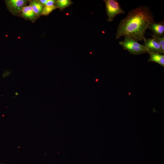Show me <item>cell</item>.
<instances>
[{
  "label": "cell",
  "mask_w": 164,
  "mask_h": 164,
  "mask_svg": "<svg viewBox=\"0 0 164 164\" xmlns=\"http://www.w3.org/2000/svg\"><path fill=\"white\" fill-rule=\"evenodd\" d=\"M154 19L153 13L148 6L140 5L129 11L120 21L115 39H118L124 36L137 42L142 41Z\"/></svg>",
  "instance_id": "6da1fadb"
},
{
  "label": "cell",
  "mask_w": 164,
  "mask_h": 164,
  "mask_svg": "<svg viewBox=\"0 0 164 164\" xmlns=\"http://www.w3.org/2000/svg\"><path fill=\"white\" fill-rule=\"evenodd\" d=\"M119 44L124 49L133 55H139L149 52L147 48L143 45L126 37H124L123 41H119Z\"/></svg>",
  "instance_id": "7a4b0ae2"
},
{
  "label": "cell",
  "mask_w": 164,
  "mask_h": 164,
  "mask_svg": "<svg viewBox=\"0 0 164 164\" xmlns=\"http://www.w3.org/2000/svg\"><path fill=\"white\" fill-rule=\"evenodd\" d=\"M103 1L105 5L108 21L111 22L117 15L125 13L117 0H104Z\"/></svg>",
  "instance_id": "3957f363"
},
{
  "label": "cell",
  "mask_w": 164,
  "mask_h": 164,
  "mask_svg": "<svg viewBox=\"0 0 164 164\" xmlns=\"http://www.w3.org/2000/svg\"><path fill=\"white\" fill-rule=\"evenodd\" d=\"M28 1L26 0H7L5 2L9 10L13 15H18Z\"/></svg>",
  "instance_id": "277c9868"
},
{
  "label": "cell",
  "mask_w": 164,
  "mask_h": 164,
  "mask_svg": "<svg viewBox=\"0 0 164 164\" xmlns=\"http://www.w3.org/2000/svg\"><path fill=\"white\" fill-rule=\"evenodd\" d=\"M143 40V45L147 48L149 52H151L164 54V52L163 51L161 46L153 38H147L145 37Z\"/></svg>",
  "instance_id": "5b68a950"
},
{
  "label": "cell",
  "mask_w": 164,
  "mask_h": 164,
  "mask_svg": "<svg viewBox=\"0 0 164 164\" xmlns=\"http://www.w3.org/2000/svg\"><path fill=\"white\" fill-rule=\"evenodd\" d=\"M149 29L152 32V35L158 37L164 36V21L159 22H152L150 25Z\"/></svg>",
  "instance_id": "8992f818"
},
{
  "label": "cell",
  "mask_w": 164,
  "mask_h": 164,
  "mask_svg": "<svg viewBox=\"0 0 164 164\" xmlns=\"http://www.w3.org/2000/svg\"><path fill=\"white\" fill-rule=\"evenodd\" d=\"M20 15L25 19L34 22L38 16L33 12L30 5L25 6L22 9Z\"/></svg>",
  "instance_id": "52a82bcc"
},
{
  "label": "cell",
  "mask_w": 164,
  "mask_h": 164,
  "mask_svg": "<svg viewBox=\"0 0 164 164\" xmlns=\"http://www.w3.org/2000/svg\"><path fill=\"white\" fill-rule=\"evenodd\" d=\"M148 53L149 54V57L148 60V62H153L156 63L164 67V55L160 53L149 52Z\"/></svg>",
  "instance_id": "ba28073f"
},
{
  "label": "cell",
  "mask_w": 164,
  "mask_h": 164,
  "mask_svg": "<svg viewBox=\"0 0 164 164\" xmlns=\"http://www.w3.org/2000/svg\"><path fill=\"white\" fill-rule=\"evenodd\" d=\"M31 6L33 12L38 17L42 15L44 6L42 5L38 0H32L30 2Z\"/></svg>",
  "instance_id": "9c48e42d"
},
{
  "label": "cell",
  "mask_w": 164,
  "mask_h": 164,
  "mask_svg": "<svg viewBox=\"0 0 164 164\" xmlns=\"http://www.w3.org/2000/svg\"><path fill=\"white\" fill-rule=\"evenodd\" d=\"M73 4V2L70 0H56L54 6L56 8L59 9L60 11Z\"/></svg>",
  "instance_id": "30bf717a"
},
{
  "label": "cell",
  "mask_w": 164,
  "mask_h": 164,
  "mask_svg": "<svg viewBox=\"0 0 164 164\" xmlns=\"http://www.w3.org/2000/svg\"><path fill=\"white\" fill-rule=\"evenodd\" d=\"M56 8V7L54 5L45 6L43 8L42 15L46 16Z\"/></svg>",
  "instance_id": "8fae6325"
},
{
  "label": "cell",
  "mask_w": 164,
  "mask_h": 164,
  "mask_svg": "<svg viewBox=\"0 0 164 164\" xmlns=\"http://www.w3.org/2000/svg\"><path fill=\"white\" fill-rule=\"evenodd\" d=\"M150 35L152 36V38L154 39L160 45L163 51L164 52V36L158 37L153 36L151 34Z\"/></svg>",
  "instance_id": "7c38bea8"
},
{
  "label": "cell",
  "mask_w": 164,
  "mask_h": 164,
  "mask_svg": "<svg viewBox=\"0 0 164 164\" xmlns=\"http://www.w3.org/2000/svg\"><path fill=\"white\" fill-rule=\"evenodd\" d=\"M56 2V0H47L45 6H51L54 5Z\"/></svg>",
  "instance_id": "4fadbf2b"
},
{
  "label": "cell",
  "mask_w": 164,
  "mask_h": 164,
  "mask_svg": "<svg viewBox=\"0 0 164 164\" xmlns=\"http://www.w3.org/2000/svg\"><path fill=\"white\" fill-rule=\"evenodd\" d=\"M42 5L45 6L47 0H39L38 1Z\"/></svg>",
  "instance_id": "5bb4252c"
},
{
  "label": "cell",
  "mask_w": 164,
  "mask_h": 164,
  "mask_svg": "<svg viewBox=\"0 0 164 164\" xmlns=\"http://www.w3.org/2000/svg\"><path fill=\"white\" fill-rule=\"evenodd\" d=\"M10 73L9 72V71H8V72H5L3 75V77H6V76H8L9 75H10Z\"/></svg>",
  "instance_id": "9a60e30c"
},
{
  "label": "cell",
  "mask_w": 164,
  "mask_h": 164,
  "mask_svg": "<svg viewBox=\"0 0 164 164\" xmlns=\"http://www.w3.org/2000/svg\"><path fill=\"white\" fill-rule=\"evenodd\" d=\"M15 94L16 95H19V93L17 92H15Z\"/></svg>",
  "instance_id": "2e32d148"
},
{
  "label": "cell",
  "mask_w": 164,
  "mask_h": 164,
  "mask_svg": "<svg viewBox=\"0 0 164 164\" xmlns=\"http://www.w3.org/2000/svg\"><path fill=\"white\" fill-rule=\"evenodd\" d=\"M0 164H5L2 163H0Z\"/></svg>",
  "instance_id": "e0dca14e"
}]
</instances>
